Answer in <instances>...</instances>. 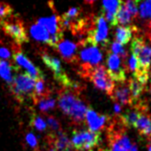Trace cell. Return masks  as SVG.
I'll return each mask as SVG.
<instances>
[{"instance_id":"26","label":"cell","mask_w":151,"mask_h":151,"mask_svg":"<svg viewBox=\"0 0 151 151\" xmlns=\"http://www.w3.org/2000/svg\"><path fill=\"white\" fill-rule=\"evenodd\" d=\"M131 19H132L131 15L129 14L128 12L126 11L125 8L122 5L116 14V26L117 25H122V26L128 25L131 23Z\"/></svg>"},{"instance_id":"5","label":"cell","mask_w":151,"mask_h":151,"mask_svg":"<svg viewBox=\"0 0 151 151\" xmlns=\"http://www.w3.org/2000/svg\"><path fill=\"white\" fill-rule=\"evenodd\" d=\"M100 139L101 135L99 132L90 130H74L71 145L78 151H84L96 146Z\"/></svg>"},{"instance_id":"14","label":"cell","mask_w":151,"mask_h":151,"mask_svg":"<svg viewBox=\"0 0 151 151\" xmlns=\"http://www.w3.org/2000/svg\"><path fill=\"white\" fill-rule=\"evenodd\" d=\"M55 49L66 61L70 63H76L78 57V45L76 43L63 38L58 43Z\"/></svg>"},{"instance_id":"19","label":"cell","mask_w":151,"mask_h":151,"mask_svg":"<svg viewBox=\"0 0 151 151\" xmlns=\"http://www.w3.org/2000/svg\"><path fill=\"white\" fill-rule=\"evenodd\" d=\"M29 32H30L31 37L35 39V41L48 43L50 39V34L48 33V31H47L45 28H43L42 26L37 24V23H34V24L31 25Z\"/></svg>"},{"instance_id":"36","label":"cell","mask_w":151,"mask_h":151,"mask_svg":"<svg viewBox=\"0 0 151 151\" xmlns=\"http://www.w3.org/2000/svg\"><path fill=\"white\" fill-rule=\"evenodd\" d=\"M122 111V106L120 104H118V103H115L114 105V112L116 114H120Z\"/></svg>"},{"instance_id":"27","label":"cell","mask_w":151,"mask_h":151,"mask_svg":"<svg viewBox=\"0 0 151 151\" xmlns=\"http://www.w3.org/2000/svg\"><path fill=\"white\" fill-rule=\"evenodd\" d=\"M110 53H112L114 55H119L121 58L122 59H125L126 57H127V52L126 50L124 48V46H122V44H120V43H118L117 41H114L111 43L110 45V49L109 51Z\"/></svg>"},{"instance_id":"41","label":"cell","mask_w":151,"mask_h":151,"mask_svg":"<svg viewBox=\"0 0 151 151\" xmlns=\"http://www.w3.org/2000/svg\"><path fill=\"white\" fill-rule=\"evenodd\" d=\"M149 18H150V20H148L147 22H151V14H150V17H149Z\"/></svg>"},{"instance_id":"35","label":"cell","mask_w":151,"mask_h":151,"mask_svg":"<svg viewBox=\"0 0 151 151\" xmlns=\"http://www.w3.org/2000/svg\"><path fill=\"white\" fill-rule=\"evenodd\" d=\"M146 35H147V37L151 41V22L146 23Z\"/></svg>"},{"instance_id":"11","label":"cell","mask_w":151,"mask_h":151,"mask_svg":"<svg viewBox=\"0 0 151 151\" xmlns=\"http://www.w3.org/2000/svg\"><path fill=\"white\" fill-rule=\"evenodd\" d=\"M90 43L96 46L101 44L103 48L108 47V27L102 14L96 17V23L90 37Z\"/></svg>"},{"instance_id":"6","label":"cell","mask_w":151,"mask_h":151,"mask_svg":"<svg viewBox=\"0 0 151 151\" xmlns=\"http://www.w3.org/2000/svg\"><path fill=\"white\" fill-rule=\"evenodd\" d=\"M88 79L94 83V85L103 92H105L109 97L112 96L115 88V82L106 70L104 65H98L90 72Z\"/></svg>"},{"instance_id":"29","label":"cell","mask_w":151,"mask_h":151,"mask_svg":"<svg viewBox=\"0 0 151 151\" xmlns=\"http://www.w3.org/2000/svg\"><path fill=\"white\" fill-rule=\"evenodd\" d=\"M126 68H127V70H128V71H131V72L133 73V76H135L137 73H139L142 70L140 65H139V62L137 60V58H136V57H135L134 55H129L128 61H127Z\"/></svg>"},{"instance_id":"34","label":"cell","mask_w":151,"mask_h":151,"mask_svg":"<svg viewBox=\"0 0 151 151\" xmlns=\"http://www.w3.org/2000/svg\"><path fill=\"white\" fill-rule=\"evenodd\" d=\"M13 55H12V52L6 48V47H2L0 46V59H3V60H8L10 59Z\"/></svg>"},{"instance_id":"10","label":"cell","mask_w":151,"mask_h":151,"mask_svg":"<svg viewBox=\"0 0 151 151\" xmlns=\"http://www.w3.org/2000/svg\"><path fill=\"white\" fill-rule=\"evenodd\" d=\"M0 23H1L4 32L15 43H17V44H23V43H26L29 40L24 25L20 22V20H14V21L2 20Z\"/></svg>"},{"instance_id":"32","label":"cell","mask_w":151,"mask_h":151,"mask_svg":"<svg viewBox=\"0 0 151 151\" xmlns=\"http://www.w3.org/2000/svg\"><path fill=\"white\" fill-rule=\"evenodd\" d=\"M47 125H48L52 130L54 131H59L60 130V124H59V122L54 117H47Z\"/></svg>"},{"instance_id":"38","label":"cell","mask_w":151,"mask_h":151,"mask_svg":"<svg viewBox=\"0 0 151 151\" xmlns=\"http://www.w3.org/2000/svg\"><path fill=\"white\" fill-rule=\"evenodd\" d=\"M89 151H110V150H108V149H104V148H98L97 150H89Z\"/></svg>"},{"instance_id":"3","label":"cell","mask_w":151,"mask_h":151,"mask_svg":"<svg viewBox=\"0 0 151 151\" xmlns=\"http://www.w3.org/2000/svg\"><path fill=\"white\" fill-rule=\"evenodd\" d=\"M124 127L121 120L112 122L109 126L108 140L111 151H138L137 145L133 144L126 136Z\"/></svg>"},{"instance_id":"40","label":"cell","mask_w":151,"mask_h":151,"mask_svg":"<svg viewBox=\"0 0 151 151\" xmlns=\"http://www.w3.org/2000/svg\"><path fill=\"white\" fill-rule=\"evenodd\" d=\"M49 151H55V148H52V149H50Z\"/></svg>"},{"instance_id":"24","label":"cell","mask_w":151,"mask_h":151,"mask_svg":"<svg viewBox=\"0 0 151 151\" xmlns=\"http://www.w3.org/2000/svg\"><path fill=\"white\" fill-rule=\"evenodd\" d=\"M35 101H37L38 109L40 110L41 112H44V113L54 109L55 106V100L54 98H52L50 95L49 96L43 97L41 99H38V100H37Z\"/></svg>"},{"instance_id":"8","label":"cell","mask_w":151,"mask_h":151,"mask_svg":"<svg viewBox=\"0 0 151 151\" xmlns=\"http://www.w3.org/2000/svg\"><path fill=\"white\" fill-rule=\"evenodd\" d=\"M125 59L121 58L119 55H114L107 51V72L114 82H122L126 81L127 68L124 63Z\"/></svg>"},{"instance_id":"2","label":"cell","mask_w":151,"mask_h":151,"mask_svg":"<svg viewBox=\"0 0 151 151\" xmlns=\"http://www.w3.org/2000/svg\"><path fill=\"white\" fill-rule=\"evenodd\" d=\"M81 50L77 57L76 64L79 66V75L82 78H88L91 71L101 64L102 60V55L98 46L90 44V43L81 46Z\"/></svg>"},{"instance_id":"4","label":"cell","mask_w":151,"mask_h":151,"mask_svg":"<svg viewBox=\"0 0 151 151\" xmlns=\"http://www.w3.org/2000/svg\"><path fill=\"white\" fill-rule=\"evenodd\" d=\"M35 79L26 72L17 73L14 75L13 82L10 84V89L14 96L18 101H23L24 99L34 97Z\"/></svg>"},{"instance_id":"43","label":"cell","mask_w":151,"mask_h":151,"mask_svg":"<svg viewBox=\"0 0 151 151\" xmlns=\"http://www.w3.org/2000/svg\"><path fill=\"white\" fill-rule=\"evenodd\" d=\"M150 1H151V0H150Z\"/></svg>"},{"instance_id":"39","label":"cell","mask_w":151,"mask_h":151,"mask_svg":"<svg viewBox=\"0 0 151 151\" xmlns=\"http://www.w3.org/2000/svg\"><path fill=\"white\" fill-rule=\"evenodd\" d=\"M148 151H151V144L148 145Z\"/></svg>"},{"instance_id":"21","label":"cell","mask_w":151,"mask_h":151,"mask_svg":"<svg viewBox=\"0 0 151 151\" xmlns=\"http://www.w3.org/2000/svg\"><path fill=\"white\" fill-rule=\"evenodd\" d=\"M15 67H14L8 60L0 59V78L8 84H11L14 79V72L15 71Z\"/></svg>"},{"instance_id":"20","label":"cell","mask_w":151,"mask_h":151,"mask_svg":"<svg viewBox=\"0 0 151 151\" xmlns=\"http://www.w3.org/2000/svg\"><path fill=\"white\" fill-rule=\"evenodd\" d=\"M54 146L55 151H70L71 150V142L62 131H58L54 136Z\"/></svg>"},{"instance_id":"37","label":"cell","mask_w":151,"mask_h":151,"mask_svg":"<svg viewBox=\"0 0 151 151\" xmlns=\"http://www.w3.org/2000/svg\"><path fill=\"white\" fill-rule=\"evenodd\" d=\"M83 1H84V3L87 4V5H93L96 0H83Z\"/></svg>"},{"instance_id":"28","label":"cell","mask_w":151,"mask_h":151,"mask_svg":"<svg viewBox=\"0 0 151 151\" xmlns=\"http://www.w3.org/2000/svg\"><path fill=\"white\" fill-rule=\"evenodd\" d=\"M140 17L142 19H147L150 17L151 14V1L150 0H145L140 6V12H139Z\"/></svg>"},{"instance_id":"15","label":"cell","mask_w":151,"mask_h":151,"mask_svg":"<svg viewBox=\"0 0 151 151\" xmlns=\"http://www.w3.org/2000/svg\"><path fill=\"white\" fill-rule=\"evenodd\" d=\"M85 119L89 130L93 131V132H99L105 126L108 117L105 116V115H98L96 111L88 107L85 114Z\"/></svg>"},{"instance_id":"16","label":"cell","mask_w":151,"mask_h":151,"mask_svg":"<svg viewBox=\"0 0 151 151\" xmlns=\"http://www.w3.org/2000/svg\"><path fill=\"white\" fill-rule=\"evenodd\" d=\"M35 23L45 28L50 34V37L58 34H63V31L59 27V17H58L57 14H53L51 17H39Z\"/></svg>"},{"instance_id":"12","label":"cell","mask_w":151,"mask_h":151,"mask_svg":"<svg viewBox=\"0 0 151 151\" xmlns=\"http://www.w3.org/2000/svg\"><path fill=\"white\" fill-rule=\"evenodd\" d=\"M110 98L115 101V103H118L120 105H133L128 81L115 83L113 94Z\"/></svg>"},{"instance_id":"13","label":"cell","mask_w":151,"mask_h":151,"mask_svg":"<svg viewBox=\"0 0 151 151\" xmlns=\"http://www.w3.org/2000/svg\"><path fill=\"white\" fill-rule=\"evenodd\" d=\"M13 57H14V62L17 63L20 68L24 69L26 71V73L29 74L32 78L35 79V81H37V78H44V75L41 72V70L37 68L22 52L20 51L17 52V53L14 54Z\"/></svg>"},{"instance_id":"17","label":"cell","mask_w":151,"mask_h":151,"mask_svg":"<svg viewBox=\"0 0 151 151\" xmlns=\"http://www.w3.org/2000/svg\"><path fill=\"white\" fill-rule=\"evenodd\" d=\"M134 128L137 129L140 136L147 139L151 138V118L146 112L142 113L136 124H134Z\"/></svg>"},{"instance_id":"23","label":"cell","mask_w":151,"mask_h":151,"mask_svg":"<svg viewBox=\"0 0 151 151\" xmlns=\"http://www.w3.org/2000/svg\"><path fill=\"white\" fill-rule=\"evenodd\" d=\"M122 0H102L103 14L116 15L118 10L122 6Z\"/></svg>"},{"instance_id":"30","label":"cell","mask_w":151,"mask_h":151,"mask_svg":"<svg viewBox=\"0 0 151 151\" xmlns=\"http://www.w3.org/2000/svg\"><path fill=\"white\" fill-rule=\"evenodd\" d=\"M32 125L38 131H44L47 128V124L44 120L41 117L35 116V115H34L32 118Z\"/></svg>"},{"instance_id":"7","label":"cell","mask_w":151,"mask_h":151,"mask_svg":"<svg viewBox=\"0 0 151 151\" xmlns=\"http://www.w3.org/2000/svg\"><path fill=\"white\" fill-rule=\"evenodd\" d=\"M132 55L136 57L141 69L149 72L151 66V47L140 37H136L131 43Z\"/></svg>"},{"instance_id":"31","label":"cell","mask_w":151,"mask_h":151,"mask_svg":"<svg viewBox=\"0 0 151 151\" xmlns=\"http://www.w3.org/2000/svg\"><path fill=\"white\" fill-rule=\"evenodd\" d=\"M13 14V9L8 4H0V20H5L7 17Z\"/></svg>"},{"instance_id":"22","label":"cell","mask_w":151,"mask_h":151,"mask_svg":"<svg viewBox=\"0 0 151 151\" xmlns=\"http://www.w3.org/2000/svg\"><path fill=\"white\" fill-rule=\"evenodd\" d=\"M129 83V88L131 92V96H132V101H133V105H135L136 103L139 102V99L142 96V94L144 93L145 86L141 84L137 79L130 78L128 81Z\"/></svg>"},{"instance_id":"42","label":"cell","mask_w":151,"mask_h":151,"mask_svg":"<svg viewBox=\"0 0 151 151\" xmlns=\"http://www.w3.org/2000/svg\"><path fill=\"white\" fill-rule=\"evenodd\" d=\"M0 4H1V2H0Z\"/></svg>"},{"instance_id":"33","label":"cell","mask_w":151,"mask_h":151,"mask_svg":"<svg viewBox=\"0 0 151 151\" xmlns=\"http://www.w3.org/2000/svg\"><path fill=\"white\" fill-rule=\"evenodd\" d=\"M25 140H26V142L28 144V145L30 146V147L32 148H37V138H35V135L30 132V133H27L26 135V137H25Z\"/></svg>"},{"instance_id":"25","label":"cell","mask_w":151,"mask_h":151,"mask_svg":"<svg viewBox=\"0 0 151 151\" xmlns=\"http://www.w3.org/2000/svg\"><path fill=\"white\" fill-rule=\"evenodd\" d=\"M46 96H49V94H48V92H47L44 78H37V81H35V83L34 97L33 98L37 101V100H38V99H41V98L46 97Z\"/></svg>"},{"instance_id":"18","label":"cell","mask_w":151,"mask_h":151,"mask_svg":"<svg viewBox=\"0 0 151 151\" xmlns=\"http://www.w3.org/2000/svg\"><path fill=\"white\" fill-rule=\"evenodd\" d=\"M134 33H137V28L135 26H118L115 33V37L116 41L120 43L122 46L129 43L130 39L132 38Z\"/></svg>"},{"instance_id":"1","label":"cell","mask_w":151,"mask_h":151,"mask_svg":"<svg viewBox=\"0 0 151 151\" xmlns=\"http://www.w3.org/2000/svg\"><path fill=\"white\" fill-rule=\"evenodd\" d=\"M79 91L69 88L62 90L58 95V106L66 116H68L76 124L83 122L88 106L78 96Z\"/></svg>"},{"instance_id":"9","label":"cell","mask_w":151,"mask_h":151,"mask_svg":"<svg viewBox=\"0 0 151 151\" xmlns=\"http://www.w3.org/2000/svg\"><path fill=\"white\" fill-rule=\"evenodd\" d=\"M42 60L45 63V65L48 67L49 69H51L54 73V77L57 79L58 82H60L61 84L65 87V88H72V85L74 81H71L69 77L67 76V74L64 72L62 66H61V62L58 58L52 57L49 54L47 53H43L41 55Z\"/></svg>"}]
</instances>
